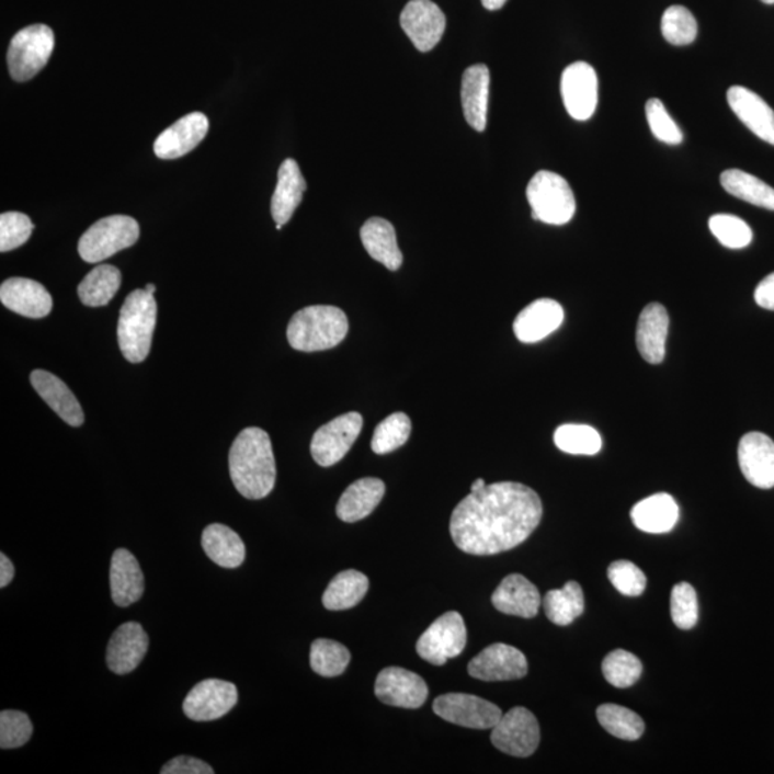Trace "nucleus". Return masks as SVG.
Masks as SVG:
<instances>
[{"mask_svg": "<svg viewBox=\"0 0 774 774\" xmlns=\"http://www.w3.org/2000/svg\"><path fill=\"white\" fill-rule=\"evenodd\" d=\"M543 512L538 493L526 485H487L462 499L452 512V539L470 555L510 551L538 528Z\"/></svg>", "mask_w": 774, "mask_h": 774, "instance_id": "nucleus-1", "label": "nucleus"}, {"mask_svg": "<svg viewBox=\"0 0 774 774\" xmlns=\"http://www.w3.org/2000/svg\"><path fill=\"white\" fill-rule=\"evenodd\" d=\"M230 477L237 491L247 499H263L276 485V459L269 433L247 428L232 443L228 455Z\"/></svg>", "mask_w": 774, "mask_h": 774, "instance_id": "nucleus-2", "label": "nucleus"}, {"mask_svg": "<svg viewBox=\"0 0 774 774\" xmlns=\"http://www.w3.org/2000/svg\"><path fill=\"white\" fill-rule=\"evenodd\" d=\"M348 332V316L339 307L309 306L292 317L287 340L298 352H321L338 346Z\"/></svg>", "mask_w": 774, "mask_h": 774, "instance_id": "nucleus-3", "label": "nucleus"}, {"mask_svg": "<svg viewBox=\"0 0 774 774\" xmlns=\"http://www.w3.org/2000/svg\"><path fill=\"white\" fill-rule=\"evenodd\" d=\"M157 326V301L146 288H138L125 298L118 320L121 353L130 363H141L151 351Z\"/></svg>", "mask_w": 774, "mask_h": 774, "instance_id": "nucleus-4", "label": "nucleus"}, {"mask_svg": "<svg viewBox=\"0 0 774 774\" xmlns=\"http://www.w3.org/2000/svg\"><path fill=\"white\" fill-rule=\"evenodd\" d=\"M526 198L536 221L564 226L576 214V197L570 184L564 177L551 171L536 172L526 189Z\"/></svg>", "mask_w": 774, "mask_h": 774, "instance_id": "nucleus-5", "label": "nucleus"}, {"mask_svg": "<svg viewBox=\"0 0 774 774\" xmlns=\"http://www.w3.org/2000/svg\"><path fill=\"white\" fill-rule=\"evenodd\" d=\"M138 239L137 220L128 216H110L92 224L83 232L78 242V253L87 263L96 264L133 247Z\"/></svg>", "mask_w": 774, "mask_h": 774, "instance_id": "nucleus-6", "label": "nucleus"}, {"mask_svg": "<svg viewBox=\"0 0 774 774\" xmlns=\"http://www.w3.org/2000/svg\"><path fill=\"white\" fill-rule=\"evenodd\" d=\"M55 48L54 31L46 25L23 27L12 37L8 49V68L16 82H26L48 64Z\"/></svg>", "mask_w": 774, "mask_h": 774, "instance_id": "nucleus-7", "label": "nucleus"}, {"mask_svg": "<svg viewBox=\"0 0 774 774\" xmlns=\"http://www.w3.org/2000/svg\"><path fill=\"white\" fill-rule=\"evenodd\" d=\"M468 633L464 618L456 611L443 614L419 638L417 650L424 661L433 665H443L464 652Z\"/></svg>", "mask_w": 774, "mask_h": 774, "instance_id": "nucleus-8", "label": "nucleus"}, {"mask_svg": "<svg viewBox=\"0 0 774 774\" xmlns=\"http://www.w3.org/2000/svg\"><path fill=\"white\" fill-rule=\"evenodd\" d=\"M539 740L538 720L524 707H515L505 713L491 735L492 744L514 758H530L538 749Z\"/></svg>", "mask_w": 774, "mask_h": 774, "instance_id": "nucleus-9", "label": "nucleus"}, {"mask_svg": "<svg viewBox=\"0 0 774 774\" xmlns=\"http://www.w3.org/2000/svg\"><path fill=\"white\" fill-rule=\"evenodd\" d=\"M362 428V414L351 412L317 429L310 446L316 464L329 468L342 460L361 435Z\"/></svg>", "mask_w": 774, "mask_h": 774, "instance_id": "nucleus-10", "label": "nucleus"}, {"mask_svg": "<svg viewBox=\"0 0 774 774\" xmlns=\"http://www.w3.org/2000/svg\"><path fill=\"white\" fill-rule=\"evenodd\" d=\"M433 712L452 725L468 727V729H493L501 720V708L473 694H443L433 703Z\"/></svg>", "mask_w": 774, "mask_h": 774, "instance_id": "nucleus-11", "label": "nucleus"}, {"mask_svg": "<svg viewBox=\"0 0 774 774\" xmlns=\"http://www.w3.org/2000/svg\"><path fill=\"white\" fill-rule=\"evenodd\" d=\"M239 692L235 684L209 679L194 685L183 703L184 715L193 721L221 719L236 707Z\"/></svg>", "mask_w": 774, "mask_h": 774, "instance_id": "nucleus-12", "label": "nucleus"}, {"mask_svg": "<svg viewBox=\"0 0 774 774\" xmlns=\"http://www.w3.org/2000/svg\"><path fill=\"white\" fill-rule=\"evenodd\" d=\"M561 95L573 119H590L599 105V77L595 69L581 60L571 64L562 73Z\"/></svg>", "mask_w": 774, "mask_h": 774, "instance_id": "nucleus-13", "label": "nucleus"}, {"mask_svg": "<svg viewBox=\"0 0 774 774\" xmlns=\"http://www.w3.org/2000/svg\"><path fill=\"white\" fill-rule=\"evenodd\" d=\"M468 673L482 682H510L525 678L528 661L517 648L497 642L470 660Z\"/></svg>", "mask_w": 774, "mask_h": 774, "instance_id": "nucleus-14", "label": "nucleus"}, {"mask_svg": "<svg viewBox=\"0 0 774 774\" xmlns=\"http://www.w3.org/2000/svg\"><path fill=\"white\" fill-rule=\"evenodd\" d=\"M400 25L414 48L429 53L445 34L446 18L432 0H410L400 15Z\"/></svg>", "mask_w": 774, "mask_h": 774, "instance_id": "nucleus-15", "label": "nucleus"}, {"mask_svg": "<svg viewBox=\"0 0 774 774\" xmlns=\"http://www.w3.org/2000/svg\"><path fill=\"white\" fill-rule=\"evenodd\" d=\"M375 693L387 706L419 708L426 702L429 690L421 675L413 671L387 667L377 675Z\"/></svg>", "mask_w": 774, "mask_h": 774, "instance_id": "nucleus-16", "label": "nucleus"}, {"mask_svg": "<svg viewBox=\"0 0 774 774\" xmlns=\"http://www.w3.org/2000/svg\"><path fill=\"white\" fill-rule=\"evenodd\" d=\"M741 474L753 487H774V442L762 432H750L739 443Z\"/></svg>", "mask_w": 774, "mask_h": 774, "instance_id": "nucleus-17", "label": "nucleus"}, {"mask_svg": "<svg viewBox=\"0 0 774 774\" xmlns=\"http://www.w3.org/2000/svg\"><path fill=\"white\" fill-rule=\"evenodd\" d=\"M208 133V118L203 112H191L162 130L153 143V152L161 160H175L193 151Z\"/></svg>", "mask_w": 774, "mask_h": 774, "instance_id": "nucleus-18", "label": "nucleus"}, {"mask_svg": "<svg viewBox=\"0 0 774 774\" xmlns=\"http://www.w3.org/2000/svg\"><path fill=\"white\" fill-rule=\"evenodd\" d=\"M149 646L148 634L141 624L125 623L112 634L106 648V664L112 673L124 675L137 669Z\"/></svg>", "mask_w": 774, "mask_h": 774, "instance_id": "nucleus-19", "label": "nucleus"}, {"mask_svg": "<svg viewBox=\"0 0 774 774\" xmlns=\"http://www.w3.org/2000/svg\"><path fill=\"white\" fill-rule=\"evenodd\" d=\"M0 301L11 311L30 319H42L53 311V296L35 280L12 277L0 286Z\"/></svg>", "mask_w": 774, "mask_h": 774, "instance_id": "nucleus-20", "label": "nucleus"}, {"mask_svg": "<svg viewBox=\"0 0 774 774\" xmlns=\"http://www.w3.org/2000/svg\"><path fill=\"white\" fill-rule=\"evenodd\" d=\"M727 102L745 127L774 146V111L763 98L748 88L735 86L727 91Z\"/></svg>", "mask_w": 774, "mask_h": 774, "instance_id": "nucleus-21", "label": "nucleus"}, {"mask_svg": "<svg viewBox=\"0 0 774 774\" xmlns=\"http://www.w3.org/2000/svg\"><path fill=\"white\" fill-rule=\"evenodd\" d=\"M562 321V306L551 298H539L516 316L514 333L522 343H536L553 334Z\"/></svg>", "mask_w": 774, "mask_h": 774, "instance_id": "nucleus-22", "label": "nucleus"}, {"mask_svg": "<svg viewBox=\"0 0 774 774\" xmlns=\"http://www.w3.org/2000/svg\"><path fill=\"white\" fill-rule=\"evenodd\" d=\"M492 604L499 613L515 617L534 618L540 607L538 589L521 573L503 578L492 594Z\"/></svg>", "mask_w": 774, "mask_h": 774, "instance_id": "nucleus-23", "label": "nucleus"}, {"mask_svg": "<svg viewBox=\"0 0 774 774\" xmlns=\"http://www.w3.org/2000/svg\"><path fill=\"white\" fill-rule=\"evenodd\" d=\"M489 86L491 73L483 64L473 65L462 77V109L466 123L478 133H483L488 124Z\"/></svg>", "mask_w": 774, "mask_h": 774, "instance_id": "nucleus-24", "label": "nucleus"}, {"mask_svg": "<svg viewBox=\"0 0 774 774\" xmlns=\"http://www.w3.org/2000/svg\"><path fill=\"white\" fill-rule=\"evenodd\" d=\"M110 582L112 601L118 607H129L141 600L146 590L144 573L128 549L119 548L112 555Z\"/></svg>", "mask_w": 774, "mask_h": 774, "instance_id": "nucleus-25", "label": "nucleus"}, {"mask_svg": "<svg viewBox=\"0 0 774 774\" xmlns=\"http://www.w3.org/2000/svg\"><path fill=\"white\" fill-rule=\"evenodd\" d=\"M31 384L64 422L73 428L82 426L86 422L82 406L58 376L46 371H34L31 373Z\"/></svg>", "mask_w": 774, "mask_h": 774, "instance_id": "nucleus-26", "label": "nucleus"}, {"mask_svg": "<svg viewBox=\"0 0 774 774\" xmlns=\"http://www.w3.org/2000/svg\"><path fill=\"white\" fill-rule=\"evenodd\" d=\"M669 328V314L660 303H651L641 311L637 325V349L651 365H660L664 361Z\"/></svg>", "mask_w": 774, "mask_h": 774, "instance_id": "nucleus-27", "label": "nucleus"}, {"mask_svg": "<svg viewBox=\"0 0 774 774\" xmlns=\"http://www.w3.org/2000/svg\"><path fill=\"white\" fill-rule=\"evenodd\" d=\"M307 189L300 167L293 158H287L278 168L277 185L272 198L273 220L280 226L291 221Z\"/></svg>", "mask_w": 774, "mask_h": 774, "instance_id": "nucleus-28", "label": "nucleus"}, {"mask_svg": "<svg viewBox=\"0 0 774 774\" xmlns=\"http://www.w3.org/2000/svg\"><path fill=\"white\" fill-rule=\"evenodd\" d=\"M361 239L373 260L379 261L390 272L403 263V254L396 239L395 227L385 218L373 217L363 224Z\"/></svg>", "mask_w": 774, "mask_h": 774, "instance_id": "nucleus-29", "label": "nucleus"}, {"mask_svg": "<svg viewBox=\"0 0 774 774\" xmlns=\"http://www.w3.org/2000/svg\"><path fill=\"white\" fill-rule=\"evenodd\" d=\"M386 487L384 480L377 478H363L353 482L343 492L338 503V516L344 522L365 520L379 505L384 499Z\"/></svg>", "mask_w": 774, "mask_h": 774, "instance_id": "nucleus-30", "label": "nucleus"}, {"mask_svg": "<svg viewBox=\"0 0 774 774\" xmlns=\"http://www.w3.org/2000/svg\"><path fill=\"white\" fill-rule=\"evenodd\" d=\"M631 520L634 525L645 533H670L679 521L678 502L669 493H656L633 508Z\"/></svg>", "mask_w": 774, "mask_h": 774, "instance_id": "nucleus-31", "label": "nucleus"}, {"mask_svg": "<svg viewBox=\"0 0 774 774\" xmlns=\"http://www.w3.org/2000/svg\"><path fill=\"white\" fill-rule=\"evenodd\" d=\"M202 544L205 554L223 568H239L246 559V545L240 535L227 525L212 524L204 530Z\"/></svg>", "mask_w": 774, "mask_h": 774, "instance_id": "nucleus-32", "label": "nucleus"}, {"mask_svg": "<svg viewBox=\"0 0 774 774\" xmlns=\"http://www.w3.org/2000/svg\"><path fill=\"white\" fill-rule=\"evenodd\" d=\"M369 590V578L365 573L348 570L338 573L323 594V605L330 611L356 607Z\"/></svg>", "mask_w": 774, "mask_h": 774, "instance_id": "nucleus-33", "label": "nucleus"}, {"mask_svg": "<svg viewBox=\"0 0 774 774\" xmlns=\"http://www.w3.org/2000/svg\"><path fill=\"white\" fill-rule=\"evenodd\" d=\"M121 282L123 276L115 265L100 264L79 284L78 296L88 307L106 306L119 291Z\"/></svg>", "mask_w": 774, "mask_h": 774, "instance_id": "nucleus-34", "label": "nucleus"}, {"mask_svg": "<svg viewBox=\"0 0 774 774\" xmlns=\"http://www.w3.org/2000/svg\"><path fill=\"white\" fill-rule=\"evenodd\" d=\"M722 189L736 198L774 212V189L749 172L727 170L720 175Z\"/></svg>", "mask_w": 774, "mask_h": 774, "instance_id": "nucleus-35", "label": "nucleus"}, {"mask_svg": "<svg viewBox=\"0 0 774 774\" xmlns=\"http://www.w3.org/2000/svg\"><path fill=\"white\" fill-rule=\"evenodd\" d=\"M585 600L581 585L567 582L562 590H551L544 596V610L549 622L566 627L584 613Z\"/></svg>", "mask_w": 774, "mask_h": 774, "instance_id": "nucleus-36", "label": "nucleus"}, {"mask_svg": "<svg viewBox=\"0 0 774 774\" xmlns=\"http://www.w3.org/2000/svg\"><path fill=\"white\" fill-rule=\"evenodd\" d=\"M600 725L614 738L634 741L645 733V721L641 717L618 704H603L596 710Z\"/></svg>", "mask_w": 774, "mask_h": 774, "instance_id": "nucleus-37", "label": "nucleus"}, {"mask_svg": "<svg viewBox=\"0 0 774 774\" xmlns=\"http://www.w3.org/2000/svg\"><path fill=\"white\" fill-rule=\"evenodd\" d=\"M351 663V651L338 641L319 638L310 648V665L321 678H338Z\"/></svg>", "mask_w": 774, "mask_h": 774, "instance_id": "nucleus-38", "label": "nucleus"}, {"mask_svg": "<svg viewBox=\"0 0 774 774\" xmlns=\"http://www.w3.org/2000/svg\"><path fill=\"white\" fill-rule=\"evenodd\" d=\"M554 442L559 451L570 455L592 456L603 447L600 433L587 424H562L555 431Z\"/></svg>", "mask_w": 774, "mask_h": 774, "instance_id": "nucleus-39", "label": "nucleus"}, {"mask_svg": "<svg viewBox=\"0 0 774 774\" xmlns=\"http://www.w3.org/2000/svg\"><path fill=\"white\" fill-rule=\"evenodd\" d=\"M410 432H412V422L408 414L403 412L390 414L377 424L372 437V451L377 455L390 454L409 441Z\"/></svg>", "mask_w": 774, "mask_h": 774, "instance_id": "nucleus-40", "label": "nucleus"}, {"mask_svg": "<svg viewBox=\"0 0 774 774\" xmlns=\"http://www.w3.org/2000/svg\"><path fill=\"white\" fill-rule=\"evenodd\" d=\"M603 673L614 687L628 688L640 680L642 664L633 652L614 650L603 661Z\"/></svg>", "mask_w": 774, "mask_h": 774, "instance_id": "nucleus-41", "label": "nucleus"}, {"mask_svg": "<svg viewBox=\"0 0 774 774\" xmlns=\"http://www.w3.org/2000/svg\"><path fill=\"white\" fill-rule=\"evenodd\" d=\"M661 32L671 45L684 46L696 41L698 25L696 18L687 8L674 4L664 12L661 19Z\"/></svg>", "mask_w": 774, "mask_h": 774, "instance_id": "nucleus-42", "label": "nucleus"}, {"mask_svg": "<svg viewBox=\"0 0 774 774\" xmlns=\"http://www.w3.org/2000/svg\"><path fill=\"white\" fill-rule=\"evenodd\" d=\"M708 227L713 236L727 249H744L753 240V231L748 223L730 214H716L708 220Z\"/></svg>", "mask_w": 774, "mask_h": 774, "instance_id": "nucleus-43", "label": "nucleus"}, {"mask_svg": "<svg viewBox=\"0 0 774 774\" xmlns=\"http://www.w3.org/2000/svg\"><path fill=\"white\" fill-rule=\"evenodd\" d=\"M34 733V727L25 713L3 710L0 713V748L18 749L25 745Z\"/></svg>", "mask_w": 774, "mask_h": 774, "instance_id": "nucleus-44", "label": "nucleus"}, {"mask_svg": "<svg viewBox=\"0 0 774 774\" xmlns=\"http://www.w3.org/2000/svg\"><path fill=\"white\" fill-rule=\"evenodd\" d=\"M671 618L680 629H692L698 622L697 594L688 582H680L671 591Z\"/></svg>", "mask_w": 774, "mask_h": 774, "instance_id": "nucleus-45", "label": "nucleus"}, {"mask_svg": "<svg viewBox=\"0 0 774 774\" xmlns=\"http://www.w3.org/2000/svg\"><path fill=\"white\" fill-rule=\"evenodd\" d=\"M646 115L651 133L659 141L669 144V146H679L683 143L682 129L671 118L663 102L651 98L646 104Z\"/></svg>", "mask_w": 774, "mask_h": 774, "instance_id": "nucleus-46", "label": "nucleus"}, {"mask_svg": "<svg viewBox=\"0 0 774 774\" xmlns=\"http://www.w3.org/2000/svg\"><path fill=\"white\" fill-rule=\"evenodd\" d=\"M34 231V223L25 214L3 213L0 216V251L8 253L25 244Z\"/></svg>", "mask_w": 774, "mask_h": 774, "instance_id": "nucleus-47", "label": "nucleus"}, {"mask_svg": "<svg viewBox=\"0 0 774 774\" xmlns=\"http://www.w3.org/2000/svg\"><path fill=\"white\" fill-rule=\"evenodd\" d=\"M611 584L626 596H638L645 592L647 578L631 561H615L608 568Z\"/></svg>", "mask_w": 774, "mask_h": 774, "instance_id": "nucleus-48", "label": "nucleus"}, {"mask_svg": "<svg viewBox=\"0 0 774 774\" xmlns=\"http://www.w3.org/2000/svg\"><path fill=\"white\" fill-rule=\"evenodd\" d=\"M161 774H214V769L203 760L179 756L170 760L161 769Z\"/></svg>", "mask_w": 774, "mask_h": 774, "instance_id": "nucleus-49", "label": "nucleus"}, {"mask_svg": "<svg viewBox=\"0 0 774 774\" xmlns=\"http://www.w3.org/2000/svg\"><path fill=\"white\" fill-rule=\"evenodd\" d=\"M754 300L762 309L774 311V273L759 283L754 291Z\"/></svg>", "mask_w": 774, "mask_h": 774, "instance_id": "nucleus-50", "label": "nucleus"}, {"mask_svg": "<svg viewBox=\"0 0 774 774\" xmlns=\"http://www.w3.org/2000/svg\"><path fill=\"white\" fill-rule=\"evenodd\" d=\"M13 577H15V568H13L11 559L4 554H0V589L11 584Z\"/></svg>", "mask_w": 774, "mask_h": 774, "instance_id": "nucleus-51", "label": "nucleus"}, {"mask_svg": "<svg viewBox=\"0 0 774 774\" xmlns=\"http://www.w3.org/2000/svg\"><path fill=\"white\" fill-rule=\"evenodd\" d=\"M505 3L506 0H482V4L488 11H498V9L503 8Z\"/></svg>", "mask_w": 774, "mask_h": 774, "instance_id": "nucleus-52", "label": "nucleus"}, {"mask_svg": "<svg viewBox=\"0 0 774 774\" xmlns=\"http://www.w3.org/2000/svg\"><path fill=\"white\" fill-rule=\"evenodd\" d=\"M485 487H487V482H485L482 478H479L475 480L473 487H470V492L479 491V489H482Z\"/></svg>", "mask_w": 774, "mask_h": 774, "instance_id": "nucleus-53", "label": "nucleus"}, {"mask_svg": "<svg viewBox=\"0 0 774 774\" xmlns=\"http://www.w3.org/2000/svg\"><path fill=\"white\" fill-rule=\"evenodd\" d=\"M144 288H146V291H147L148 293H151V295H153V293L157 292L156 284H152V283H148L147 286L144 287Z\"/></svg>", "mask_w": 774, "mask_h": 774, "instance_id": "nucleus-54", "label": "nucleus"}, {"mask_svg": "<svg viewBox=\"0 0 774 774\" xmlns=\"http://www.w3.org/2000/svg\"><path fill=\"white\" fill-rule=\"evenodd\" d=\"M762 2H763V3H766V4H773V3H774V0H762Z\"/></svg>", "mask_w": 774, "mask_h": 774, "instance_id": "nucleus-55", "label": "nucleus"}]
</instances>
